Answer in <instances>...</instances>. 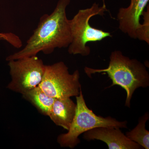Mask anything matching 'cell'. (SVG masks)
Listing matches in <instances>:
<instances>
[{"label": "cell", "mask_w": 149, "mask_h": 149, "mask_svg": "<svg viewBox=\"0 0 149 149\" xmlns=\"http://www.w3.org/2000/svg\"><path fill=\"white\" fill-rule=\"evenodd\" d=\"M11 80L7 88L22 95L38 87L42 82L46 65L37 56L9 61Z\"/></svg>", "instance_id": "cell-6"}, {"label": "cell", "mask_w": 149, "mask_h": 149, "mask_svg": "<svg viewBox=\"0 0 149 149\" xmlns=\"http://www.w3.org/2000/svg\"><path fill=\"white\" fill-rule=\"evenodd\" d=\"M103 5L106 6L105 3V0H103Z\"/></svg>", "instance_id": "cell-13"}, {"label": "cell", "mask_w": 149, "mask_h": 149, "mask_svg": "<svg viewBox=\"0 0 149 149\" xmlns=\"http://www.w3.org/2000/svg\"><path fill=\"white\" fill-rule=\"evenodd\" d=\"M142 16L143 22L141 24L139 29L136 31V39L144 41L149 44V6L147 7L146 10H144Z\"/></svg>", "instance_id": "cell-12"}, {"label": "cell", "mask_w": 149, "mask_h": 149, "mask_svg": "<svg viewBox=\"0 0 149 149\" xmlns=\"http://www.w3.org/2000/svg\"><path fill=\"white\" fill-rule=\"evenodd\" d=\"M76 109L73 120L67 133L58 136V143L62 148L73 149L80 143L79 136L86 131L100 127L127 128V121H119L111 117L104 118L95 114L85 102L82 90L76 96Z\"/></svg>", "instance_id": "cell-4"}, {"label": "cell", "mask_w": 149, "mask_h": 149, "mask_svg": "<svg viewBox=\"0 0 149 149\" xmlns=\"http://www.w3.org/2000/svg\"><path fill=\"white\" fill-rule=\"evenodd\" d=\"M83 139L90 141L100 140L104 142L109 149H144L139 144L128 139L120 130L113 127H100L84 133Z\"/></svg>", "instance_id": "cell-7"}, {"label": "cell", "mask_w": 149, "mask_h": 149, "mask_svg": "<svg viewBox=\"0 0 149 149\" xmlns=\"http://www.w3.org/2000/svg\"><path fill=\"white\" fill-rule=\"evenodd\" d=\"M149 0H130V6L121 8L117 14L119 28L131 38L136 39V31L141 26L140 17Z\"/></svg>", "instance_id": "cell-8"}, {"label": "cell", "mask_w": 149, "mask_h": 149, "mask_svg": "<svg viewBox=\"0 0 149 149\" xmlns=\"http://www.w3.org/2000/svg\"><path fill=\"white\" fill-rule=\"evenodd\" d=\"M22 95L23 98L32 104L40 113L49 116L56 98L48 96L39 86Z\"/></svg>", "instance_id": "cell-10"}, {"label": "cell", "mask_w": 149, "mask_h": 149, "mask_svg": "<svg viewBox=\"0 0 149 149\" xmlns=\"http://www.w3.org/2000/svg\"><path fill=\"white\" fill-rule=\"evenodd\" d=\"M149 118V113L147 112L139 118L137 126L125 134L128 139L139 144L145 149H149V132L146 129V123Z\"/></svg>", "instance_id": "cell-11"}, {"label": "cell", "mask_w": 149, "mask_h": 149, "mask_svg": "<svg viewBox=\"0 0 149 149\" xmlns=\"http://www.w3.org/2000/svg\"><path fill=\"white\" fill-rule=\"evenodd\" d=\"M84 70L91 78L92 74L95 73L107 74L112 81L109 88L118 85L126 91L125 106L129 108L132 96L136 89L149 86V74L145 65L136 59H130L123 55L120 51L112 52L109 65L107 68L95 69L85 67Z\"/></svg>", "instance_id": "cell-2"}, {"label": "cell", "mask_w": 149, "mask_h": 149, "mask_svg": "<svg viewBox=\"0 0 149 149\" xmlns=\"http://www.w3.org/2000/svg\"><path fill=\"white\" fill-rule=\"evenodd\" d=\"M76 106L70 98L56 99L49 117L56 125L68 130L75 116Z\"/></svg>", "instance_id": "cell-9"}, {"label": "cell", "mask_w": 149, "mask_h": 149, "mask_svg": "<svg viewBox=\"0 0 149 149\" xmlns=\"http://www.w3.org/2000/svg\"><path fill=\"white\" fill-rule=\"evenodd\" d=\"M70 2L59 0L52 13L43 15L24 48L8 56L7 61L37 56L40 52L50 54L56 48L68 47L72 35L66 10Z\"/></svg>", "instance_id": "cell-1"}, {"label": "cell", "mask_w": 149, "mask_h": 149, "mask_svg": "<svg viewBox=\"0 0 149 149\" xmlns=\"http://www.w3.org/2000/svg\"><path fill=\"white\" fill-rule=\"evenodd\" d=\"M79 79V70L70 74L65 63L60 61L46 65L42 80L38 86L52 97L70 98L80 95L81 85Z\"/></svg>", "instance_id": "cell-5"}, {"label": "cell", "mask_w": 149, "mask_h": 149, "mask_svg": "<svg viewBox=\"0 0 149 149\" xmlns=\"http://www.w3.org/2000/svg\"><path fill=\"white\" fill-rule=\"evenodd\" d=\"M108 11L106 6L100 7L95 3L90 8L80 10L71 19H69L72 35V41L68 47L70 54L88 56L91 49L86 45L90 42L102 41L107 37H112L109 32L92 27L89 23L93 16H103Z\"/></svg>", "instance_id": "cell-3"}]
</instances>
